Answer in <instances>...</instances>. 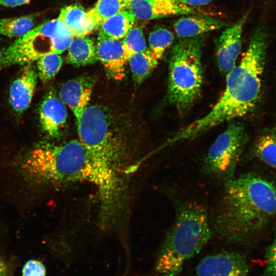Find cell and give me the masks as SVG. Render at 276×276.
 <instances>
[{"instance_id":"7c38bea8","label":"cell","mask_w":276,"mask_h":276,"mask_svg":"<svg viewBox=\"0 0 276 276\" xmlns=\"http://www.w3.org/2000/svg\"><path fill=\"white\" fill-rule=\"evenodd\" d=\"M94 87L93 79L81 76L70 80L60 88V98L71 109L77 123L88 105Z\"/></svg>"},{"instance_id":"8992f818","label":"cell","mask_w":276,"mask_h":276,"mask_svg":"<svg viewBox=\"0 0 276 276\" xmlns=\"http://www.w3.org/2000/svg\"><path fill=\"white\" fill-rule=\"evenodd\" d=\"M201 36L180 38L172 47L169 60L168 99L180 110L191 106L203 83Z\"/></svg>"},{"instance_id":"d6986e66","label":"cell","mask_w":276,"mask_h":276,"mask_svg":"<svg viewBox=\"0 0 276 276\" xmlns=\"http://www.w3.org/2000/svg\"><path fill=\"white\" fill-rule=\"evenodd\" d=\"M98 60L96 46L86 36L74 37L68 48L67 62L76 66L91 64Z\"/></svg>"},{"instance_id":"4316f807","label":"cell","mask_w":276,"mask_h":276,"mask_svg":"<svg viewBox=\"0 0 276 276\" xmlns=\"http://www.w3.org/2000/svg\"><path fill=\"white\" fill-rule=\"evenodd\" d=\"M22 276H46L43 264L35 260L28 261L22 268Z\"/></svg>"},{"instance_id":"83f0119b","label":"cell","mask_w":276,"mask_h":276,"mask_svg":"<svg viewBox=\"0 0 276 276\" xmlns=\"http://www.w3.org/2000/svg\"><path fill=\"white\" fill-rule=\"evenodd\" d=\"M266 273L267 276H276V235L268 252Z\"/></svg>"},{"instance_id":"8fae6325","label":"cell","mask_w":276,"mask_h":276,"mask_svg":"<svg viewBox=\"0 0 276 276\" xmlns=\"http://www.w3.org/2000/svg\"><path fill=\"white\" fill-rule=\"evenodd\" d=\"M126 9L136 18L149 20L177 15L197 14L193 7L182 5L177 1L172 3H154L146 0H127Z\"/></svg>"},{"instance_id":"d4e9b609","label":"cell","mask_w":276,"mask_h":276,"mask_svg":"<svg viewBox=\"0 0 276 276\" xmlns=\"http://www.w3.org/2000/svg\"><path fill=\"white\" fill-rule=\"evenodd\" d=\"M37 75L44 82L53 78L62 66L63 60L59 54L51 53L38 59Z\"/></svg>"},{"instance_id":"277c9868","label":"cell","mask_w":276,"mask_h":276,"mask_svg":"<svg viewBox=\"0 0 276 276\" xmlns=\"http://www.w3.org/2000/svg\"><path fill=\"white\" fill-rule=\"evenodd\" d=\"M211 235L204 207L193 201L182 203L160 248L156 271L160 276H177L185 262L200 252Z\"/></svg>"},{"instance_id":"ac0fdd59","label":"cell","mask_w":276,"mask_h":276,"mask_svg":"<svg viewBox=\"0 0 276 276\" xmlns=\"http://www.w3.org/2000/svg\"><path fill=\"white\" fill-rule=\"evenodd\" d=\"M135 19L127 9L117 13L101 25L98 39L122 40L135 25Z\"/></svg>"},{"instance_id":"52a82bcc","label":"cell","mask_w":276,"mask_h":276,"mask_svg":"<svg viewBox=\"0 0 276 276\" xmlns=\"http://www.w3.org/2000/svg\"><path fill=\"white\" fill-rule=\"evenodd\" d=\"M74 35L58 18L44 22L17 38L3 52L1 66L28 64L51 53L61 54Z\"/></svg>"},{"instance_id":"e0dca14e","label":"cell","mask_w":276,"mask_h":276,"mask_svg":"<svg viewBox=\"0 0 276 276\" xmlns=\"http://www.w3.org/2000/svg\"><path fill=\"white\" fill-rule=\"evenodd\" d=\"M72 32L74 37L86 36L97 29L88 11L79 5L63 7L57 18Z\"/></svg>"},{"instance_id":"603a6c76","label":"cell","mask_w":276,"mask_h":276,"mask_svg":"<svg viewBox=\"0 0 276 276\" xmlns=\"http://www.w3.org/2000/svg\"><path fill=\"white\" fill-rule=\"evenodd\" d=\"M254 153L265 164L276 169V135L271 130L258 139Z\"/></svg>"},{"instance_id":"4fadbf2b","label":"cell","mask_w":276,"mask_h":276,"mask_svg":"<svg viewBox=\"0 0 276 276\" xmlns=\"http://www.w3.org/2000/svg\"><path fill=\"white\" fill-rule=\"evenodd\" d=\"M37 76L35 68L28 64L11 84L9 102L16 113L21 114L29 107L35 90Z\"/></svg>"},{"instance_id":"4dcf8cb0","label":"cell","mask_w":276,"mask_h":276,"mask_svg":"<svg viewBox=\"0 0 276 276\" xmlns=\"http://www.w3.org/2000/svg\"><path fill=\"white\" fill-rule=\"evenodd\" d=\"M0 276H8V268L5 262L0 257Z\"/></svg>"},{"instance_id":"3957f363","label":"cell","mask_w":276,"mask_h":276,"mask_svg":"<svg viewBox=\"0 0 276 276\" xmlns=\"http://www.w3.org/2000/svg\"><path fill=\"white\" fill-rule=\"evenodd\" d=\"M17 167L26 180L37 184L86 181L99 189L106 179L102 165L77 140L40 145L18 161Z\"/></svg>"},{"instance_id":"30bf717a","label":"cell","mask_w":276,"mask_h":276,"mask_svg":"<svg viewBox=\"0 0 276 276\" xmlns=\"http://www.w3.org/2000/svg\"><path fill=\"white\" fill-rule=\"evenodd\" d=\"M248 13H245L231 26L226 28L216 41V58L219 70L227 75L236 65L242 47V35Z\"/></svg>"},{"instance_id":"6da1fadb","label":"cell","mask_w":276,"mask_h":276,"mask_svg":"<svg viewBox=\"0 0 276 276\" xmlns=\"http://www.w3.org/2000/svg\"><path fill=\"white\" fill-rule=\"evenodd\" d=\"M268 39L266 29L258 26L241 61L226 75L224 91L213 108L168 139L164 143L166 146L196 137L253 109L261 90Z\"/></svg>"},{"instance_id":"9c48e42d","label":"cell","mask_w":276,"mask_h":276,"mask_svg":"<svg viewBox=\"0 0 276 276\" xmlns=\"http://www.w3.org/2000/svg\"><path fill=\"white\" fill-rule=\"evenodd\" d=\"M245 257L233 250H223L204 257L196 268L197 276H247Z\"/></svg>"},{"instance_id":"2e32d148","label":"cell","mask_w":276,"mask_h":276,"mask_svg":"<svg viewBox=\"0 0 276 276\" xmlns=\"http://www.w3.org/2000/svg\"><path fill=\"white\" fill-rule=\"evenodd\" d=\"M189 15L180 18L174 24V31L180 38H192L219 29L226 25V22L214 17Z\"/></svg>"},{"instance_id":"ffe728a7","label":"cell","mask_w":276,"mask_h":276,"mask_svg":"<svg viewBox=\"0 0 276 276\" xmlns=\"http://www.w3.org/2000/svg\"><path fill=\"white\" fill-rule=\"evenodd\" d=\"M134 81L140 84L151 74L158 61L149 49L131 55L127 60Z\"/></svg>"},{"instance_id":"f546056e","label":"cell","mask_w":276,"mask_h":276,"mask_svg":"<svg viewBox=\"0 0 276 276\" xmlns=\"http://www.w3.org/2000/svg\"><path fill=\"white\" fill-rule=\"evenodd\" d=\"M178 3L190 7L202 6L209 4L213 0H176Z\"/></svg>"},{"instance_id":"5bb4252c","label":"cell","mask_w":276,"mask_h":276,"mask_svg":"<svg viewBox=\"0 0 276 276\" xmlns=\"http://www.w3.org/2000/svg\"><path fill=\"white\" fill-rule=\"evenodd\" d=\"M96 46L98 60L103 64L107 76L116 80H122L127 62L122 40L98 39Z\"/></svg>"},{"instance_id":"7402d4cb","label":"cell","mask_w":276,"mask_h":276,"mask_svg":"<svg viewBox=\"0 0 276 276\" xmlns=\"http://www.w3.org/2000/svg\"><path fill=\"white\" fill-rule=\"evenodd\" d=\"M127 0H98L88 13L97 29L107 19L126 9Z\"/></svg>"},{"instance_id":"cb8c5ba5","label":"cell","mask_w":276,"mask_h":276,"mask_svg":"<svg viewBox=\"0 0 276 276\" xmlns=\"http://www.w3.org/2000/svg\"><path fill=\"white\" fill-rule=\"evenodd\" d=\"M174 40L173 33L169 30L159 28L152 31L149 36V50L158 60L163 56Z\"/></svg>"},{"instance_id":"5b68a950","label":"cell","mask_w":276,"mask_h":276,"mask_svg":"<svg viewBox=\"0 0 276 276\" xmlns=\"http://www.w3.org/2000/svg\"><path fill=\"white\" fill-rule=\"evenodd\" d=\"M118 119L106 107L88 105L77 122V128L79 140L92 156L120 175L128 148L124 129Z\"/></svg>"},{"instance_id":"1f68e13d","label":"cell","mask_w":276,"mask_h":276,"mask_svg":"<svg viewBox=\"0 0 276 276\" xmlns=\"http://www.w3.org/2000/svg\"><path fill=\"white\" fill-rule=\"evenodd\" d=\"M154 3H172L176 2V0H146Z\"/></svg>"},{"instance_id":"9a60e30c","label":"cell","mask_w":276,"mask_h":276,"mask_svg":"<svg viewBox=\"0 0 276 276\" xmlns=\"http://www.w3.org/2000/svg\"><path fill=\"white\" fill-rule=\"evenodd\" d=\"M39 119L42 129L50 136L57 137L66 122V105L54 93H49L40 106Z\"/></svg>"},{"instance_id":"484cf974","label":"cell","mask_w":276,"mask_h":276,"mask_svg":"<svg viewBox=\"0 0 276 276\" xmlns=\"http://www.w3.org/2000/svg\"><path fill=\"white\" fill-rule=\"evenodd\" d=\"M122 40L127 60L131 55L148 50L143 30L138 26L134 25Z\"/></svg>"},{"instance_id":"ba28073f","label":"cell","mask_w":276,"mask_h":276,"mask_svg":"<svg viewBox=\"0 0 276 276\" xmlns=\"http://www.w3.org/2000/svg\"><path fill=\"white\" fill-rule=\"evenodd\" d=\"M247 141L243 126L238 122L230 123L216 138L204 157L202 172L224 182L233 178Z\"/></svg>"},{"instance_id":"44dd1931","label":"cell","mask_w":276,"mask_h":276,"mask_svg":"<svg viewBox=\"0 0 276 276\" xmlns=\"http://www.w3.org/2000/svg\"><path fill=\"white\" fill-rule=\"evenodd\" d=\"M34 18L31 16L0 19V35L17 38L29 32L34 25Z\"/></svg>"},{"instance_id":"7a4b0ae2","label":"cell","mask_w":276,"mask_h":276,"mask_svg":"<svg viewBox=\"0 0 276 276\" xmlns=\"http://www.w3.org/2000/svg\"><path fill=\"white\" fill-rule=\"evenodd\" d=\"M213 221L221 239L245 241L264 228L276 214V188L261 176L247 172L225 182Z\"/></svg>"},{"instance_id":"d6a6232c","label":"cell","mask_w":276,"mask_h":276,"mask_svg":"<svg viewBox=\"0 0 276 276\" xmlns=\"http://www.w3.org/2000/svg\"><path fill=\"white\" fill-rule=\"evenodd\" d=\"M3 52H4V50H2L0 48V66L1 65L2 60H3Z\"/></svg>"},{"instance_id":"f1b7e54d","label":"cell","mask_w":276,"mask_h":276,"mask_svg":"<svg viewBox=\"0 0 276 276\" xmlns=\"http://www.w3.org/2000/svg\"><path fill=\"white\" fill-rule=\"evenodd\" d=\"M31 0H0V6L6 7H15L25 5Z\"/></svg>"}]
</instances>
